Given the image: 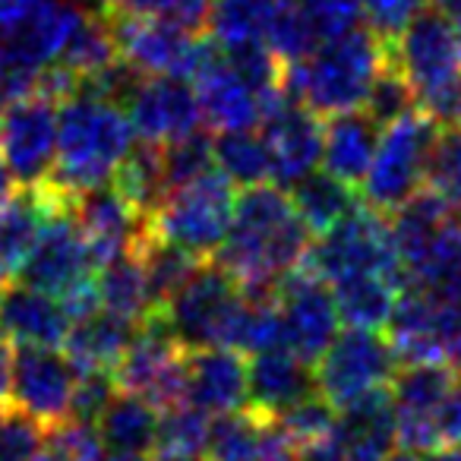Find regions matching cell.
<instances>
[{"label":"cell","instance_id":"e0dca14e","mask_svg":"<svg viewBox=\"0 0 461 461\" xmlns=\"http://www.w3.org/2000/svg\"><path fill=\"white\" fill-rule=\"evenodd\" d=\"M123 111L136 140L158 146L203 127L196 89L184 77H140L123 102Z\"/></svg>","mask_w":461,"mask_h":461},{"label":"cell","instance_id":"91938a15","mask_svg":"<svg viewBox=\"0 0 461 461\" xmlns=\"http://www.w3.org/2000/svg\"><path fill=\"white\" fill-rule=\"evenodd\" d=\"M385 461H417V455H411V452H402V448H395V452H392Z\"/></svg>","mask_w":461,"mask_h":461},{"label":"cell","instance_id":"e575fe53","mask_svg":"<svg viewBox=\"0 0 461 461\" xmlns=\"http://www.w3.org/2000/svg\"><path fill=\"white\" fill-rule=\"evenodd\" d=\"M288 190L297 215L313 230V238L326 228H332L339 218H345L357 205V190L348 186L345 180L332 177L329 171H320V167L310 171L307 177H301L297 184H291Z\"/></svg>","mask_w":461,"mask_h":461},{"label":"cell","instance_id":"9a60e30c","mask_svg":"<svg viewBox=\"0 0 461 461\" xmlns=\"http://www.w3.org/2000/svg\"><path fill=\"white\" fill-rule=\"evenodd\" d=\"M70 205L48 218L41 238L35 240L32 253H29L26 263L16 272V278L23 285L45 291V294L58 297V301L70 294V291L95 282L98 272L95 257H92L89 244L83 240L77 221H73Z\"/></svg>","mask_w":461,"mask_h":461},{"label":"cell","instance_id":"d6986e66","mask_svg":"<svg viewBox=\"0 0 461 461\" xmlns=\"http://www.w3.org/2000/svg\"><path fill=\"white\" fill-rule=\"evenodd\" d=\"M263 140L269 149L272 180L282 190L316 171L322 161V117L307 104L282 95L263 117Z\"/></svg>","mask_w":461,"mask_h":461},{"label":"cell","instance_id":"7dc6e473","mask_svg":"<svg viewBox=\"0 0 461 461\" xmlns=\"http://www.w3.org/2000/svg\"><path fill=\"white\" fill-rule=\"evenodd\" d=\"M301 10L313 29L316 41H329L360 29L364 7L360 0H301Z\"/></svg>","mask_w":461,"mask_h":461},{"label":"cell","instance_id":"db71d44e","mask_svg":"<svg viewBox=\"0 0 461 461\" xmlns=\"http://www.w3.org/2000/svg\"><path fill=\"white\" fill-rule=\"evenodd\" d=\"M14 341L7 335H0V408L10 402V379H14Z\"/></svg>","mask_w":461,"mask_h":461},{"label":"cell","instance_id":"6f0895ef","mask_svg":"<svg viewBox=\"0 0 461 461\" xmlns=\"http://www.w3.org/2000/svg\"><path fill=\"white\" fill-rule=\"evenodd\" d=\"M16 193V180L10 177V171H7V165H4V158H0V205L7 203L10 196Z\"/></svg>","mask_w":461,"mask_h":461},{"label":"cell","instance_id":"f1b7e54d","mask_svg":"<svg viewBox=\"0 0 461 461\" xmlns=\"http://www.w3.org/2000/svg\"><path fill=\"white\" fill-rule=\"evenodd\" d=\"M86 10H79L77 4H60L51 0L29 23H23L14 35H10L7 51L14 54L20 64L32 67V70H45V67L58 64V58L64 54L67 41H70L77 23L83 20Z\"/></svg>","mask_w":461,"mask_h":461},{"label":"cell","instance_id":"ba28073f","mask_svg":"<svg viewBox=\"0 0 461 461\" xmlns=\"http://www.w3.org/2000/svg\"><path fill=\"white\" fill-rule=\"evenodd\" d=\"M244 301L247 291L215 259H209L174 291L171 301L161 307V320L186 351L212 345L230 348Z\"/></svg>","mask_w":461,"mask_h":461},{"label":"cell","instance_id":"5b68a950","mask_svg":"<svg viewBox=\"0 0 461 461\" xmlns=\"http://www.w3.org/2000/svg\"><path fill=\"white\" fill-rule=\"evenodd\" d=\"M385 339L398 364H448L461 370V291L404 285Z\"/></svg>","mask_w":461,"mask_h":461},{"label":"cell","instance_id":"c3c4849f","mask_svg":"<svg viewBox=\"0 0 461 461\" xmlns=\"http://www.w3.org/2000/svg\"><path fill=\"white\" fill-rule=\"evenodd\" d=\"M360 7H364V20L370 23V32H376L389 45L427 7V0H360Z\"/></svg>","mask_w":461,"mask_h":461},{"label":"cell","instance_id":"7402d4cb","mask_svg":"<svg viewBox=\"0 0 461 461\" xmlns=\"http://www.w3.org/2000/svg\"><path fill=\"white\" fill-rule=\"evenodd\" d=\"M186 404L203 414H228L247 404V354L212 345L186 351Z\"/></svg>","mask_w":461,"mask_h":461},{"label":"cell","instance_id":"f907efd6","mask_svg":"<svg viewBox=\"0 0 461 461\" xmlns=\"http://www.w3.org/2000/svg\"><path fill=\"white\" fill-rule=\"evenodd\" d=\"M39 73L41 70H32V67L20 64L7 48H0V111L7 108L10 102H16V98L35 92Z\"/></svg>","mask_w":461,"mask_h":461},{"label":"cell","instance_id":"603a6c76","mask_svg":"<svg viewBox=\"0 0 461 461\" xmlns=\"http://www.w3.org/2000/svg\"><path fill=\"white\" fill-rule=\"evenodd\" d=\"M70 332V316L58 297L29 285H7L0 291V335L20 348H60Z\"/></svg>","mask_w":461,"mask_h":461},{"label":"cell","instance_id":"2e32d148","mask_svg":"<svg viewBox=\"0 0 461 461\" xmlns=\"http://www.w3.org/2000/svg\"><path fill=\"white\" fill-rule=\"evenodd\" d=\"M389 58L408 79L414 102L461 73V32L436 10H420L389 41Z\"/></svg>","mask_w":461,"mask_h":461},{"label":"cell","instance_id":"ffe728a7","mask_svg":"<svg viewBox=\"0 0 461 461\" xmlns=\"http://www.w3.org/2000/svg\"><path fill=\"white\" fill-rule=\"evenodd\" d=\"M190 83L196 89L199 114H203L205 127L224 133V130H250L263 123L266 102L230 70L215 39L209 41V51L190 77Z\"/></svg>","mask_w":461,"mask_h":461},{"label":"cell","instance_id":"4316f807","mask_svg":"<svg viewBox=\"0 0 461 461\" xmlns=\"http://www.w3.org/2000/svg\"><path fill=\"white\" fill-rule=\"evenodd\" d=\"M339 433L348 446V458H389L395 452V411H392L389 385L366 392L339 408Z\"/></svg>","mask_w":461,"mask_h":461},{"label":"cell","instance_id":"4dcf8cb0","mask_svg":"<svg viewBox=\"0 0 461 461\" xmlns=\"http://www.w3.org/2000/svg\"><path fill=\"white\" fill-rule=\"evenodd\" d=\"M161 411L133 392H114L108 408L95 420V433L108 452L123 455H149L152 452L155 427Z\"/></svg>","mask_w":461,"mask_h":461},{"label":"cell","instance_id":"5bb4252c","mask_svg":"<svg viewBox=\"0 0 461 461\" xmlns=\"http://www.w3.org/2000/svg\"><path fill=\"white\" fill-rule=\"evenodd\" d=\"M272 294L282 313L288 351H294L303 364L313 366L329 348V341L339 335V310H335L332 288L301 263L288 276L278 278Z\"/></svg>","mask_w":461,"mask_h":461},{"label":"cell","instance_id":"be15d7a7","mask_svg":"<svg viewBox=\"0 0 461 461\" xmlns=\"http://www.w3.org/2000/svg\"><path fill=\"white\" fill-rule=\"evenodd\" d=\"M4 408H7V404H4ZM4 408H0V411H4Z\"/></svg>","mask_w":461,"mask_h":461},{"label":"cell","instance_id":"4fadbf2b","mask_svg":"<svg viewBox=\"0 0 461 461\" xmlns=\"http://www.w3.org/2000/svg\"><path fill=\"white\" fill-rule=\"evenodd\" d=\"M58 108L60 104L51 95L35 89L0 111V158L16 184L35 186L51 174Z\"/></svg>","mask_w":461,"mask_h":461},{"label":"cell","instance_id":"1f68e13d","mask_svg":"<svg viewBox=\"0 0 461 461\" xmlns=\"http://www.w3.org/2000/svg\"><path fill=\"white\" fill-rule=\"evenodd\" d=\"M329 288H332L335 310H339L341 322H348L351 329L383 332L404 282L389 276H351L329 285Z\"/></svg>","mask_w":461,"mask_h":461},{"label":"cell","instance_id":"bcb514c9","mask_svg":"<svg viewBox=\"0 0 461 461\" xmlns=\"http://www.w3.org/2000/svg\"><path fill=\"white\" fill-rule=\"evenodd\" d=\"M276 420H278V427L288 433V439L294 442V446H301V442H310V439H316V436L335 429L339 411H335L320 392H310V395H303L301 402L285 408Z\"/></svg>","mask_w":461,"mask_h":461},{"label":"cell","instance_id":"680465c9","mask_svg":"<svg viewBox=\"0 0 461 461\" xmlns=\"http://www.w3.org/2000/svg\"><path fill=\"white\" fill-rule=\"evenodd\" d=\"M102 461H152V455H123V452H108Z\"/></svg>","mask_w":461,"mask_h":461},{"label":"cell","instance_id":"52a82bcc","mask_svg":"<svg viewBox=\"0 0 461 461\" xmlns=\"http://www.w3.org/2000/svg\"><path fill=\"white\" fill-rule=\"evenodd\" d=\"M436 133L439 127L417 108L379 130L376 152L357 186L370 209L389 215L402 203H408L420 186H427V161Z\"/></svg>","mask_w":461,"mask_h":461},{"label":"cell","instance_id":"816d5d0a","mask_svg":"<svg viewBox=\"0 0 461 461\" xmlns=\"http://www.w3.org/2000/svg\"><path fill=\"white\" fill-rule=\"evenodd\" d=\"M297 448V461H348V446L339 433V423L329 433L316 436L310 442H301Z\"/></svg>","mask_w":461,"mask_h":461},{"label":"cell","instance_id":"ee69618b","mask_svg":"<svg viewBox=\"0 0 461 461\" xmlns=\"http://www.w3.org/2000/svg\"><path fill=\"white\" fill-rule=\"evenodd\" d=\"M104 446L98 439L95 427L83 420H67L48 427L45 446H41L39 461H102Z\"/></svg>","mask_w":461,"mask_h":461},{"label":"cell","instance_id":"ac0fdd59","mask_svg":"<svg viewBox=\"0 0 461 461\" xmlns=\"http://www.w3.org/2000/svg\"><path fill=\"white\" fill-rule=\"evenodd\" d=\"M77 376L79 373L58 348H20L10 379L14 408L26 411L45 427H54L70 417Z\"/></svg>","mask_w":461,"mask_h":461},{"label":"cell","instance_id":"6da1fadb","mask_svg":"<svg viewBox=\"0 0 461 461\" xmlns=\"http://www.w3.org/2000/svg\"><path fill=\"white\" fill-rule=\"evenodd\" d=\"M313 230L278 184L244 186L234 199L228 234L212 259L247 294H272L278 278L303 263Z\"/></svg>","mask_w":461,"mask_h":461},{"label":"cell","instance_id":"8d00e7d4","mask_svg":"<svg viewBox=\"0 0 461 461\" xmlns=\"http://www.w3.org/2000/svg\"><path fill=\"white\" fill-rule=\"evenodd\" d=\"M212 161L234 186H257L272 180L269 149L257 127L218 133V140H212Z\"/></svg>","mask_w":461,"mask_h":461},{"label":"cell","instance_id":"44dd1931","mask_svg":"<svg viewBox=\"0 0 461 461\" xmlns=\"http://www.w3.org/2000/svg\"><path fill=\"white\" fill-rule=\"evenodd\" d=\"M73 221L79 234L89 244L95 266L133 250L136 240L146 234V218L130 205V199L114 184H102L95 190H86L70 205Z\"/></svg>","mask_w":461,"mask_h":461},{"label":"cell","instance_id":"6125c7cd","mask_svg":"<svg viewBox=\"0 0 461 461\" xmlns=\"http://www.w3.org/2000/svg\"><path fill=\"white\" fill-rule=\"evenodd\" d=\"M348 461H364V458H348Z\"/></svg>","mask_w":461,"mask_h":461},{"label":"cell","instance_id":"7c38bea8","mask_svg":"<svg viewBox=\"0 0 461 461\" xmlns=\"http://www.w3.org/2000/svg\"><path fill=\"white\" fill-rule=\"evenodd\" d=\"M398 370L389 339L370 329L339 332L313 364V385L335 411L373 389H385Z\"/></svg>","mask_w":461,"mask_h":461},{"label":"cell","instance_id":"30bf717a","mask_svg":"<svg viewBox=\"0 0 461 461\" xmlns=\"http://www.w3.org/2000/svg\"><path fill=\"white\" fill-rule=\"evenodd\" d=\"M114 29L117 58L136 77H184L190 79L209 51V35L186 29L165 16L104 10Z\"/></svg>","mask_w":461,"mask_h":461},{"label":"cell","instance_id":"d4e9b609","mask_svg":"<svg viewBox=\"0 0 461 461\" xmlns=\"http://www.w3.org/2000/svg\"><path fill=\"white\" fill-rule=\"evenodd\" d=\"M310 392H316L313 366L303 364L288 348L250 354L247 360V408L266 417H278Z\"/></svg>","mask_w":461,"mask_h":461},{"label":"cell","instance_id":"f6af8a7d","mask_svg":"<svg viewBox=\"0 0 461 461\" xmlns=\"http://www.w3.org/2000/svg\"><path fill=\"white\" fill-rule=\"evenodd\" d=\"M48 427L20 408L0 411V461H39Z\"/></svg>","mask_w":461,"mask_h":461},{"label":"cell","instance_id":"8fae6325","mask_svg":"<svg viewBox=\"0 0 461 461\" xmlns=\"http://www.w3.org/2000/svg\"><path fill=\"white\" fill-rule=\"evenodd\" d=\"M111 376L121 392H133L158 411H167L186 402V348L171 335L161 313H155L133 329Z\"/></svg>","mask_w":461,"mask_h":461},{"label":"cell","instance_id":"83f0119b","mask_svg":"<svg viewBox=\"0 0 461 461\" xmlns=\"http://www.w3.org/2000/svg\"><path fill=\"white\" fill-rule=\"evenodd\" d=\"M133 322L98 307L95 313L70 322V332L60 348L77 373H114L117 360L133 339Z\"/></svg>","mask_w":461,"mask_h":461},{"label":"cell","instance_id":"60d3db41","mask_svg":"<svg viewBox=\"0 0 461 461\" xmlns=\"http://www.w3.org/2000/svg\"><path fill=\"white\" fill-rule=\"evenodd\" d=\"M411 108H414V92H411L408 79L398 73V67L392 64L389 54H385V64L379 67L376 79H373L370 89H366V98H364V104H360V111L383 130L385 123L408 114Z\"/></svg>","mask_w":461,"mask_h":461},{"label":"cell","instance_id":"d590c367","mask_svg":"<svg viewBox=\"0 0 461 461\" xmlns=\"http://www.w3.org/2000/svg\"><path fill=\"white\" fill-rule=\"evenodd\" d=\"M149 455L152 461H209V414L186 402L161 411Z\"/></svg>","mask_w":461,"mask_h":461},{"label":"cell","instance_id":"b9f144b4","mask_svg":"<svg viewBox=\"0 0 461 461\" xmlns=\"http://www.w3.org/2000/svg\"><path fill=\"white\" fill-rule=\"evenodd\" d=\"M161 158H165V180L167 193H171L177 186L196 180L209 167H215V161H212V136L203 127L193 130V133L180 136V140L165 142L161 146Z\"/></svg>","mask_w":461,"mask_h":461},{"label":"cell","instance_id":"9c48e42d","mask_svg":"<svg viewBox=\"0 0 461 461\" xmlns=\"http://www.w3.org/2000/svg\"><path fill=\"white\" fill-rule=\"evenodd\" d=\"M461 370L448 364H404L389 383L395 411V448L427 455L446 448V417Z\"/></svg>","mask_w":461,"mask_h":461},{"label":"cell","instance_id":"74e56055","mask_svg":"<svg viewBox=\"0 0 461 461\" xmlns=\"http://www.w3.org/2000/svg\"><path fill=\"white\" fill-rule=\"evenodd\" d=\"M117 41H114V29L104 10L98 14H83V20L77 23L70 41H67L64 54L58 58V64L64 70H70L77 79H89L95 73L108 70L117 64Z\"/></svg>","mask_w":461,"mask_h":461},{"label":"cell","instance_id":"9f6ffc18","mask_svg":"<svg viewBox=\"0 0 461 461\" xmlns=\"http://www.w3.org/2000/svg\"><path fill=\"white\" fill-rule=\"evenodd\" d=\"M417 461H461V446H446L436 448V452L417 455Z\"/></svg>","mask_w":461,"mask_h":461},{"label":"cell","instance_id":"11a10c76","mask_svg":"<svg viewBox=\"0 0 461 461\" xmlns=\"http://www.w3.org/2000/svg\"><path fill=\"white\" fill-rule=\"evenodd\" d=\"M433 10L461 32V0H433Z\"/></svg>","mask_w":461,"mask_h":461},{"label":"cell","instance_id":"484cf974","mask_svg":"<svg viewBox=\"0 0 461 461\" xmlns=\"http://www.w3.org/2000/svg\"><path fill=\"white\" fill-rule=\"evenodd\" d=\"M379 142V127L364 111L332 114L322 123V171L357 190Z\"/></svg>","mask_w":461,"mask_h":461},{"label":"cell","instance_id":"f5cc1de1","mask_svg":"<svg viewBox=\"0 0 461 461\" xmlns=\"http://www.w3.org/2000/svg\"><path fill=\"white\" fill-rule=\"evenodd\" d=\"M51 0H0V35L10 39L23 23H29Z\"/></svg>","mask_w":461,"mask_h":461},{"label":"cell","instance_id":"f35d334b","mask_svg":"<svg viewBox=\"0 0 461 461\" xmlns=\"http://www.w3.org/2000/svg\"><path fill=\"white\" fill-rule=\"evenodd\" d=\"M136 253L142 259V269H146L149 278V291H152V303H155V313H161L167 301L174 297V291L193 276L203 263L209 259H199L193 253L180 250V247L167 244V240H158L152 234H142L136 240Z\"/></svg>","mask_w":461,"mask_h":461},{"label":"cell","instance_id":"7a4b0ae2","mask_svg":"<svg viewBox=\"0 0 461 461\" xmlns=\"http://www.w3.org/2000/svg\"><path fill=\"white\" fill-rule=\"evenodd\" d=\"M133 140L123 104L95 95L67 98L58 108V149L45 184L67 199L111 184Z\"/></svg>","mask_w":461,"mask_h":461},{"label":"cell","instance_id":"681fc988","mask_svg":"<svg viewBox=\"0 0 461 461\" xmlns=\"http://www.w3.org/2000/svg\"><path fill=\"white\" fill-rule=\"evenodd\" d=\"M114 392H117V383L111 373H79L77 389H73V402H70V417L95 427V420L102 417V411L108 408Z\"/></svg>","mask_w":461,"mask_h":461},{"label":"cell","instance_id":"cb8c5ba5","mask_svg":"<svg viewBox=\"0 0 461 461\" xmlns=\"http://www.w3.org/2000/svg\"><path fill=\"white\" fill-rule=\"evenodd\" d=\"M73 199L60 196L54 186H48L45 180L35 186H23L20 193L0 205V266L16 276L20 266L26 263V257L32 253L35 240L41 238L48 218L54 212L67 209Z\"/></svg>","mask_w":461,"mask_h":461},{"label":"cell","instance_id":"8992f818","mask_svg":"<svg viewBox=\"0 0 461 461\" xmlns=\"http://www.w3.org/2000/svg\"><path fill=\"white\" fill-rule=\"evenodd\" d=\"M234 212V184L218 167H209L196 180L171 190L146 218V234L199 259H212L228 234Z\"/></svg>","mask_w":461,"mask_h":461},{"label":"cell","instance_id":"ab89813d","mask_svg":"<svg viewBox=\"0 0 461 461\" xmlns=\"http://www.w3.org/2000/svg\"><path fill=\"white\" fill-rule=\"evenodd\" d=\"M272 417L253 408L215 414L209 420V461H257Z\"/></svg>","mask_w":461,"mask_h":461},{"label":"cell","instance_id":"836d02e7","mask_svg":"<svg viewBox=\"0 0 461 461\" xmlns=\"http://www.w3.org/2000/svg\"><path fill=\"white\" fill-rule=\"evenodd\" d=\"M111 184L130 199L142 218H149L167 196V180H165V158H161L158 142L133 140L130 152L123 155L121 167L114 171Z\"/></svg>","mask_w":461,"mask_h":461},{"label":"cell","instance_id":"d6a6232c","mask_svg":"<svg viewBox=\"0 0 461 461\" xmlns=\"http://www.w3.org/2000/svg\"><path fill=\"white\" fill-rule=\"evenodd\" d=\"M278 7L282 0H209V39H215L221 48L266 45V32Z\"/></svg>","mask_w":461,"mask_h":461},{"label":"cell","instance_id":"94428289","mask_svg":"<svg viewBox=\"0 0 461 461\" xmlns=\"http://www.w3.org/2000/svg\"><path fill=\"white\" fill-rule=\"evenodd\" d=\"M7 285H10V272L4 269V266H0V291L7 288Z\"/></svg>","mask_w":461,"mask_h":461},{"label":"cell","instance_id":"3957f363","mask_svg":"<svg viewBox=\"0 0 461 461\" xmlns=\"http://www.w3.org/2000/svg\"><path fill=\"white\" fill-rule=\"evenodd\" d=\"M385 54L389 45L376 32L354 29L339 39L320 41L303 60L285 64L282 92L320 117L360 111L366 89L385 64Z\"/></svg>","mask_w":461,"mask_h":461},{"label":"cell","instance_id":"277c9868","mask_svg":"<svg viewBox=\"0 0 461 461\" xmlns=\"http://www.w3.org/2000/svg\"><path fill=\"white\" fill-rule=\"evenodd\" d=\"M303 266L326 285L351 276H389L404 282L389 215L370 209L366 203H357L332 228L316 234L310 240Z\"/></svg>","mask_w":461,"mask_h":461},{"label":"cell","instance_id":"f546056e","mask_svg":"<svg viewBox=\"0 0 461 461\" xmlns=\"http://www.w3.org/2000/svg\"><path fill=\"white\" fill-rule=\"evenodd\" d=\"M95 282H98V307L102 310L133 322V326H140L142 320L155 316L152 291H149V278L136 247L121 253V257L108 259L104 266H98Z\"/></svg>","mask_w":461,"mask_h":461},{"label":"cell","instance_id":"7bdbcfd3","mask_svg":"<svg viewBox=\"0 0 461 461\" xmlns=\"http://www.w3.org/2000/svg\"><path fill=\"white\" fill-rule=\"evenodd\" d=\"M427 186L439 193L448 205L461 209V127L436 133L427 161Z\"/></svg>","mask_w":461,"mask_h":461}]
</instances>
